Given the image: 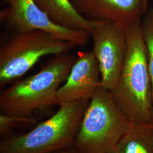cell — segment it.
<instances>
[{
  "label": "cell",
  "mask_w": 153,
  "mask_h": 153,
  "mask_svg": "<svg viewBox=\"0 0 153 153\" xmlns=\"http://www.w3.org/2000/svg\"><path fill=\"white\" fill-rule=\"evenodd\" d=\"M141 22L127 28V51L120 76L110 91L115 104L131 123L153 122L152 88Z\"/></svg>",
  "instance_id": "6da1fadb"
},
{
  "label": "cell",
  "mask_w": 153,
  "mask_h": 153,
  "mask_svg": "<svg viewBox=\"0 0 153 153\" xmlns=\"http://www.w3.org/2000/svg\"><path fill=\"white\" fill-rule=\"evenodd\" d=\"M76 59L68 53L54 56L38 73L16 80L3 90L0 94L1 114L28 117L36 111L57 104V91Z\"/></svg>",
  "instance_id": "7a4b0ae2"
},
{
  "label": "cell",
  "mask_w": 153,
  "mask_h": 153,
  "mask_svg": "<svg viewBox=\"0 0 153 153\" xmlns=\"http://www.w3.org/2000/svg\"><path fill=\"white\" fill-rule=\"evenodd\" d=\"M90 99L60 105L47 120L31 131L0 142V153H51L74 145L75 138Z\"/></svg>",
  "instance_id": "3957f363"
},
{
  "label": "cell",
  "mask_w": 153,
  "mask_h": 153,
  "mask_svg": "<svg viewBox=\"0 0 153 153\" xmlns=\"http://www.w3.org/2000/svg\"><path fill=\"white\" fill-rule=\"evenodd\" d=\"M133 126L121 114L108 90L100 86L90 100L74 146L82 153H104L116 148Z\"/></svg>",
  "instance_id": "277c9868"
},
{
  "label": "cell",
  "mask_w": 153,
  "mask_h": 153,
  "mask_svg": "<svg viewBox=\"0 0 153 153\" xmlns=\"http://www.w3.org/2000/svg\"><path fill=\"white\" fill-rule=\"evenodd\" d=\"M76 45L42 30L15 32L0 47V86L19 79L45 56L66 53Z\"/></svg>",
  "instance_id": "5b68a950"
},
{
  "label": "cell",
  "mask_w": 153,
  "mask_h": 153,
  "mask_svg": "<svg viewBox=\"0 0 153 153\" xmlns=\"http://www.w3.org/2000/svg\"><path fill=\"white\" fill-rule=\"evenodd\" d=\"M90 36L91 51L98 61L100 86L108 91L115 88L122 71L127 51V28L110 21H97Z\"/></svg>",
  "instance_id": "8992f818"
},
{
  "label": "cell",
  "mask_w": 153,
  "mask_h": 153,
  "mask_svg": "<svg viewBox=\"0 0 153 153\" xmlns=\"http://www.w3.org/2000/svg\"><path fill=\"white\" fill-rule=\"evenodd\" d=\"M7 7L0 12L1 21L15 32L42 30L76 46H84L90 33L56 25L33 0H4Z\"/></svg>",
  "instance_id": "52a82bcc"
},
{
  "label": "cell",
  "mask_w": 153,
  "mask_h": 153,
  "mask_svg": "<svg viewBox=\"0 0 153 153\" xmlns=\"http://www.w3.org/2000/svg\"><path fill=\"white\" fill-rule=\"evenodd\" d=\"M81 16L93 21H110L126 28L141 22L148 11L144 0H70Z\"/></svg>",
  "instance_id": "ba28073f"
},
{
  "label": "cell",
  "mask_w": 153,
  "mask_h": 153,
  "mask_svg": "<svg viewBox=\"0 0 153 153\" xmlns=\"http://www.w3.org/2000/svg\"><path fill=\"white\" fill-rule=\"evenodd\" d=\"M65 81L57 91V104L91 98L101 81L98 63L92 52H78Z\"/></svg>",
  "instance_id": "9c48e42d"
},
{
  "label": "cell",
  "mask_w": 153,
  "mask_h": 153,
  "mask_svg": "<svg viewBox=\"0 0 153 153\" xmlns=\"http://www.w3.org/2000/svg\"><path fill=\"white\" fill-rule=\"evenodd\" d=\"M56 25L71 30L90 33L97 21L88 20L79 14L70 0H33Z\"/></svg>",
  "instance_id": "30bf717a"
},
{
  "label": "cell",
  "mask_w": 153,
  "mask_h": 153,
  "mask_svg": "<svg viewBox=\"0 0 153 153\" xmlns=\"http://www.w3.org/2000/svg\"><path fill=\"white\" fill-rule=\"evenodd\" d=\"M116 148L120 153H153V122L133 126Z\"/></svg>",
  "instance_id": "8fae6325"
},
{
  "label": "cell",
  "mask_w": 153,
  "mask_h": 153,
  "mask_svg": "<svg viewBox=\"0 0 153 153\" xmlns=\"http://www.w3.org/2000/svg\"><path fill=\"white\" fill-rule=\"evenodd\" d=\"M141 26L142 36L147 51L148 67L152 83L153 103V7L145 15Z\"/></svg>",
  "instance_id": "7c38bea8"
},
{
  "label": "cell",
  "mask_w": 153,
  "mask_h": 153,
  "mask_svg": "<svg viewBox=\"0 0 153 153\" xmlns=\"http://www.w3.org/2000/svg\"><path fill=\"white\" fill-rule=\"evenodd\" d=\"M35 120L30 117H19L15 116L0 114V134L5 137L11 130L17 126L23 124H35Z\"/></svg>",
  "instance_id": "4fadbf2b"
},
{
  "label": "cell",
  "mask_w": 153,
  "mask_h": 153,
  "mask_svg": "<svg viewBox=\"0 0 153 153\" xmlns=\"http://www.w3.org/2000/svg\"><path fill=\"white\" fill-rule=\"evenodd\" d=\"M51 153H82L74 145L63 148Z\"/></svg>",
  "instance_id": "5bb4252c"
},
{
  "label": "cell",
  "mask_w": 153,
  "mask_h": 153,
  "mask_svg": "<svg viewBox=\"0 0 153 153\" xmlns=\"http://www.w3.org/2000/svg\"><path fill=\"white\" fill-rule=\"evenodd\" d=\"M120 153L117 150V149L116 148H113V149H111V150H109L108 151H107V152H105V153Z\"/></svg>",
  "instance_id": "9a60e30c"
},
{
  "label": "cell",
  "mask_w": 153,
  "mask_h": 153,
  "mask_svg": "<svg viewBox=\"0 0 153 153\" xmlns=\"http://www.w3.org/2000/svg\"><path fill=\"white\" fill-rule=\"evenodd\" d=\"M144 2L147 5H148V0H144Z\"/></svg>",
  "instance_id": "2e32d148"
}]
</instances>
